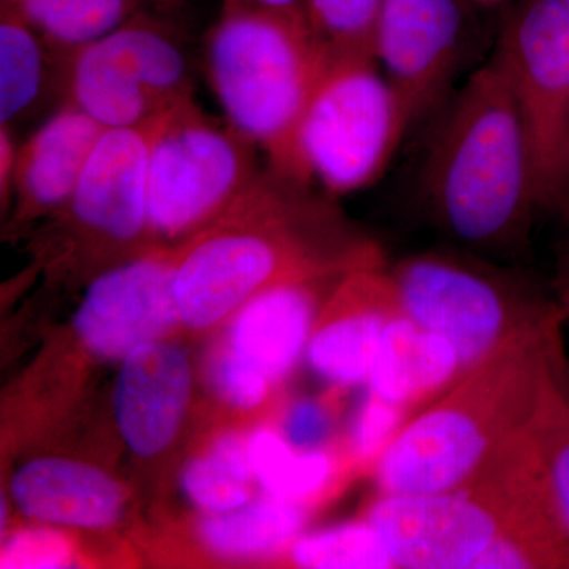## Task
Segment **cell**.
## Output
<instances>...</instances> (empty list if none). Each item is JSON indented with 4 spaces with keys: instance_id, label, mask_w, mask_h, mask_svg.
Here are the masks:
<instances>
[{
    "instance_id": "6da1fadb",
    "label": "cell",
    "mask_w": 569,
    "mask_h": 569,
    "mask_svg": "<svg viewBox=\"0 0 569 569\" xmlns=\"http://www.w3.org/2000/svg\"><path fill=\"white\" fill-rule=\"evenodd\" d=\"M567 307L548 306L408 419L372 468L378 493L459 489L537 413L565 365Z\"/></svg>"
},
{
    "instance_id": "7a4b0ae2",
    "label": "cell",
    "mask_w": 569,
    "mask_h": 569,
    "mask_svg": "<svg viewBox=\"0 0 569 569\" xmlns=\"http://www.w3.org/2000/svg\"><path fill=\"white\" fill-rule=\"evenodd\" d=\"M339 252L335 209L312 187L264 168L219 219L178 246L179 325L212 328L271 284L323 271Z\"/></svg>"
},
{
    "instance_id": "3957f363",
    "label": "cell",
    "mask_w": 569,
    "mask_h": 569,
    "mask_svg": "<svg viewBox=\"0 0 569 569\" xmlns=\"http://www.w3.org/2000/svg\"><path fill=\"white\" fill-rule=\"evenodd\" d=\"M422 187L449 234L477 249L512 244L538 211L529 144L496 62L470 74L427 152Z\"/></svg>"
},
{
    "instance_id": "277c9868",
    "label": "cell",
    "mask_w": 569,
    "mask_h": 569,
    "mask_svg": "<svg viewBox=\"0 0 569 569\" xmlns=\"http://www.w3.org/2000/svg\"><path fill=\"white\" fill-rule=\"evenodd\" d=\"M326 62L305 14L222 3L204 41V66L224 119L268 167L309 183L299 126Z\"/></svg>"
},
{
    "instance_id": "5b68a950",
    "label": "cell",
    "mask_w": 569,
    "mask_h": 569,
    "mask_svg": "<svg viewBox=\"0 0 569 569\" xmlns=\"http://www.w3.org/2000/svg\"><path fill=\"white\" fill-rule=\"evenodd\" d=\"M263 170L257 146L193 99L153 118L148 156L153 246L189 241L219 219Z\"/></svg>"
},
{
    "instance_id": "8992f818",
    "label": "cell",
    "mask_w": 569,
    "mask_h": 569,
    "mask_svg": "<svg viewBox=\"0 0 569 569\" xmlns=\"http://www.w3.org/2000/svg\"><path fill=\"white\" fill-rule=\"evenodd\" d=\"M413 121L373 56L326 58L299 126L307 173L332 197L367 189Z\"/></svg>"
},
{
    "instance_id": "52a82bcc",
    "label": "cell",
    "mask_w": 569,
    "mask_h": 569,
    "mask_svg": "<svg viewBox=\"0 0 569 569\" xmlns=\"http://www.w3.org/2000/svg\"><path fill=\"white\" fill-rule=\"evenodd\" d=\"M493 62L518 107L538 211L569 212V0H527Z\"/></svg>"
},
{
    "instance_id": "ba28073f",
    "label": "cell",
    "mask_w": 569,
    "mask_h": 569,
    "mask_svg": "<svg viewBox=\"0 0 569 569\" xmlns=\"http://www.w3.org/2000/svg\"><path fill=\"white\" fill-rule=\"evenodd\" d=\"M67 103L103 129L142 126L193 99L189 62L170 29L134 13L62 62Z\"/></svg>"
},
{
    "instance_id": "9c48e42d",
    "label": "cell",
    "mask_w": 569,
    "mask_h": 569,
    "mask_svg": "<svg viewBox=\"0 0 569 569\" xmlns=\"http://www.w3.org/2000/svg\"><path fill=\"white\" fill-rule=\"evenodd\" d=\"M400 310L456 348L463 373L548 306H530L492 272L441 253L418 254L389 271Z\"/></svg>"
},
{
    "instance_id": "30bf717a",
    "label": "cell",
    "mask_w": 569,
    "mask_h": 569,
    "mask_svg": "<svg viewBox=\"0 0 569 569\" xmlns=\"http://www.w3.org/2000/svg\"><path fill=\"white\" fill-rule=\"evenodd\" d=\"M152 119L104 130L70 200L54 213L78 249L96 258L130 257L153 246L148 212V156Z\"/></svg>"
},
{
    "instance_id": "8fae6325",
    "label": "cell",
    "mask_w": 569,
    "mask_h": 569,
    "mask_svg": "<svg viewBox=\"0 0 569 569\" xmlns=\"http://www.w3.org/2000/svg\"><path fill=\"white\" fill-rule=\"evenodd\" d=\"M402 569H473L509 523L475 482L432 493H378L365 516Z\"/></svg>"
},
{
    "instance_id": "7c38bea8",
    "label": "cell",
    "mask_w": 569,
    "mask_h": 569,
    "mask_svg": "<svg viewBox=\"0 0 569 569\" xmlns=\"http://www.w3.org/2000/svg\"><path fill=\"white\" fill-rule=\"evenodd\" d=\"M176 252L178 247H152L97 274L74 316V332L86 351L122 361L178 328Z\"/></svg>"
},
{
    "instance_id": "4fadbf2b",
    "label": "cell",
    "mask_w": 569,
    "mask_h": 569,
    "mask_svg": "<svg viewBox=\"0 0 569 569\" xmlns=\"http://www.w3.org/2000/svg\"><path fill=\"white\" fill-rule=\"evenodd\" d=\"M463 26V0H385L373 33V58L413 119L443 92L458 61Z\"/></svg>"
},
{
    "instance_id": "5bb4252c",
    "label": "cell",
    "mask_w": 569,
    "mask_h": 569,
    "mask_svg": "<svg viewBox=\"0 0 569 569\" xmlns=\"http://www.w3.org/2000/svg\"><path fill=\"white\" fill-rule=\"evenodd\" d=\"M399 312L395 283L381 260L351 268L313 326L306 348L310 369L336 389L366 385L380 337Z\"/></svg>"
},
{
    "instance_id": "9a60e30c",
    "label": "cell",
    "mask_w": 569,
    "mask_h": 569,
    "mask_svg": "<svg viewBox=\"0 0 569 569\" xmlns=\"http://www.w3.org/2000/svg\"><path fill=\"white\" fill-rule=\"evenodd\" d=\"M350 269H326L291 277L254 295L231 317L233 323L224 348L276 387L306 355L326 302L321 305V299L331 295H325L326 288Z\"/></svg>"
},
{
    "instance_id": "2e32d148",
    "label": "cell",
    "mask_w": 569,
    "mask_h": 569,
    "mask_svg": "<svg viewBox=\"0 0 569 569\" xmlns=\"http://www.w3.org/2000/svg\"><path fill=\"white\" fill-rule=\"evenodd\" d=\"M193 391L189 356L162 339L122 359L114 389V415L123 443L137 458L152 459L181 432Z\"/></svg>"
},
{
    "instance_id": "e0dca14e",
    "label": "cell",
    "mask_w": 569,
    "mask_h": 569,
    "mask_svg": "<svg viewBox=\"0 0 569 569\" xmlns=\"http://www.w3.org/2000/svg\"><path fill=\"white\" fill-rule=\"evenodd\" d=\"M10 496L26 518L81 530L110 529L127 503L121 482L102 468L58 456L22 463L10 479Z\"/></svg>"
},
{
    "instance_id": "ac0fdd59",
    "label": "cell",
    "mask_w": 569,
    "mask_h": 569,
    "mask_svg": "<svg viewBox=\"0 0 569 569\" xmlns=\"http://www.w3.org/2000/svg\"><path fill=\"white\" fill-rule=\"evenodd\" d=\"M104 130L71 103L51 116L18 148L11 186L14 217L28 222L61 211Z\"/></svg>"
},
{
    "instance_id": "d6986e66",
    "label": "cell",
    "mask_w": 569,
    "mask_h": 569,
    "mask_svg": "<svg viewBox=\"0 0 569 569\" xmlns=\"http://www.w3.org/2000/svg\"><path fill=\"white\" fill-rule=\"evenodd\" d=\"M462 376V361L451 342L399 312L380 337L365 387L378 399L413 415Z\"/></svg>"
},
{
    "instance_id": "ffe728a7",
    "label": "cell",
    "mask_w": 569,
    "mask_h": 569,
    "mask_svg": "<svg viewBox=\"0 0 569 569\" xmlns=\"http://www.w3.org/2000/svg\"><path fill=\"white\" fill-rule=\"evenodd\" d=\"M307 505L272 496L222 515H206L198 538L223 559H260L290 548L307 520Z\"/></svg>"
},
{
    "instance_id": "44dd1931",
    "label": "cell",
    "mask_w": 569,
    "mask_h": 569,
    "mask_svg": "<svg viewBox=\"0 0 569 569\" xmlns=\"http://www.w3.org/2000/svg\"><path fill=\"white\" fill-rule=\"evenodd\" d=\"M51 48L20 11L0 0V126L26 118L48 91Z\"/></svg>"
},
{
    "instance_id": "7402d4cb",
    "label": "cell",
    "mask_w": 569,
    "mask_h": 569,
    "mask_svg": "<svg viewBox=\"0 0 569 569\" xmlns=\"http://www.w3.org/2000/svg\"><path fill=\"white\" fill-rule=\"evenodd\" d=\"M249 458L264 493L298 503L316 500L339 473V460L329 449L298 451L274 429L249 437Z\"/></svg>"
},
{
    "instance_id": "603a6c76",
    "label": "cell",
    "mask_w": 569,
    "mask_h": 569,
    "mask_svg": "<svg viewBox=\"0 0 569 569\" xmlns=\"http://www.w3.org/2000/svg\"><path fill=\"white\" fill-rule=\"evenodd\" d=\"M59 59L88 47L137 13L138 0H6Z\"/></svg>"
},
{
    "instance_id": "cb8c5ba5",
    "label": "cell",
    "mask_w": 569,
    "mask_h": 569,
    "mask_svg": "<svg viewBox=\"0 0 569 569\" xmlns=\"http://www.w3.org/2000/svg\"><path fill=\"white\" fill-rule=\"evenodd\" d=\"M253 479L249 458V438L222 433L204 455L187 463L182 490L204 515H222L244 507L252 500Z\"/></svg>"
},
{
    "instance_id": "d4e9b609",
    "label": "cell",
    "mask_w": 569,
    "mask_h": 569,
    "mask_svg": "<svg viewBox=\"0 0 569 569\" xmlns=\"http://www.w3.org/2000/svg\"><path fill=\"white\" fill-rule=\"evenodd\" d=\"M529 432L550 501L569 530V378L567 365L550 378Z\"/></svg>"
},
{
    "instance_id": "484cf974",
    "label": "cell",
    "mask_w": 569,
    "mask_h": 569,
    "mask_svg": "<svg viewBox=\"0 0 569 569\" xmlns=\"http://www.w3.org/2000/svg\"><path fill=\"white\" fill-rule=\"evenodd\" d=\"M287 552L298 568H396L383 538L365 518L316 533L299 535Z\"/></svg>"
},
{
    "instance_id": "4316f807",
    "label": "cell",
    "mask_w": 569,
    "mask_h": 569,
    "mask_svg": "<svg viewBox=\"0 0 569 569\" xmlns=\"http://www.w3.org/2000/svg\"><path fill=\"white\" fill-rule=\"evenodd\" d=\"M385 0H307L305 20L326 58L373 56Z\"/></svg>"
},
{
    "instance_id": "83f0119b",
    "label": "cell",
    "mask_w": 569,
    "mask_h": 569,
    "mask_svg": "<svg viewBox=\"0 0 569 569\" xmlns=\"http://www.w3.org/2000/svg\"><path fill=\"white\" fill-rule=\"evenodd\" d=\"M411 415L366 391L348 422L346 462L359 470H372Z\"/></svg>"
},
{
    "instance_id": "f1b7e54d",
    "label": "cell",
    "mask_w": 569,
    "mask_h": 569,
    "mask_svg": "<svg viewBox=\"0 0 569 569\" xmlns=\"http://www.w3.org/2000/svg\"><path fill=\"white\" fill-rule=\"evenodd\" d=\"M77 550L62 531L52 526L26 527L3 542L2 569H58L73 567Z\"/></svg>"
},
{
    "instance_id": "f546056e",
    "label": "cell",
    "mask_w": 569,
    "mask_h": 569,
    "mask_svg": "<svg viewBox=\"0 0 569 569\" xmlns=\"http://www.w3.org/2000/svg\"><path fill=\"white\" fill-rule=\"evenodd\" d=\"M209 377L217 396L236 410H257L274 388L268 378L239 361L227 348L213 359Z\"/></svg>"
},
{
    "instance_id": "4dcf8cb0",
    "label": "cell",
    "mask_w": 569,
    "mask_h": 569,
    "mask_svg": "<svg viewBox=\"0 0 569 569\" xmlns=\"http://www.w3.org/2000/svg\"><path fill=\"white\" fill-rule=\"evenodd\" d=\"M336 418L323 400L301 399L283 413L280 433L298 451L328 449L335 436Z\"/></svg>"
},
{
    "instance_id": "1f68e13d",
    "label": "cell",
    "mask_w": 569,
    "mask_h": 569,
    "mask_svg": "<svg viewBox=\"0 0 569 569\" xmlns=\"http://www.w3.org/2000/svg\"><path fill=\"white\" fill-rule=\"evenodd\" d=\"M18 148L11 137V127L0 126V194L2 204L9 203L13 186Z\"/></svg>"
},
{
    "instance_id": "d6a6232c",
    "label": "cell",
    "mask_w": 569,
    "mask_h": 569,
    "mask_svg": "<svg viewBox=\"0 0 569 569\" xmlns=\"http://www.w3.org/2000/svg\"><path fill=\"white\" fill-rule=\"evenodd\" d=\"M306 2L307 0H223V3L253 7V9L288 11V13H302Z\"/></svg>"
},
{
    "instance_id": "836d02e7",
    "label": "cell",
    "mask_w": 569,
    "mask_h": 569,
    "mask_svg": "<svg viewBox=\"0 0 569 569\" xmlns=\"http://www.w3.org/2000/svg\"><path fill=\"white\" fill-rule=\"evenodd\" d=\"M479 2H497V0H479Z\"/></svg>"
},
{
    "instance_id": "e575fe53",
    "label": "cell",
    "mask_w": 569,
    "mask_h": 569,
    "mask_svg": "<svg viewBox=\"0 0 569 569\" xmlns=\"http://www.w3.org/2000/svg\"><path fill=\"white\" fill-rule=\"evenodd\" d=\"M567 309L569 310V305L567 306Z\"/></svg>"
}]
</instances>
